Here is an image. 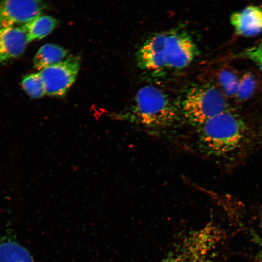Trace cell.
Listing matches in <instances>:
<instances>
[{"mask_svg": "<svg viewBox=\"0 0 262 262\" xmlns=\"http://www.w3.org/2000/svg\"><path fill=\"white\" fill-rule=\"evenodd\" d=\"M246 128L242 117L228 109L200 126V147L209 154H229L242 143Z\"/></svg>", "mask_w": 262, "mask_h": 262, "instance_id": "1", "label": "cell"}, {"mask_svg": "<svg viewBox=\"0 0 262 262\" xmlns=\"http://www.w3.org/2000/svg\"><path fill=\"white\" fill-rule=\"evenodd\" d=\"M222 237L220 227L211 221L180 237L159 262H213Z\"/></svg>", "mask_w": 262, "mask_h": 262, "instance_id": "2", "label": "cell"}, {"mask_svg": "<svg viewBox=\"0 0 262 262\" xmlns=\"http://www.w3.org/2000/svg\"><path fill=\"white\" fill-rule=\"evenodd\" d=\"M178 116L176 107L160 89L146 85L137 91L132 116L134 121L147 127L161 128L172 124Z\"/></svg>", "mask_w": 262, "mask_h": 262, "instance_id": "3", "label": "cell"}, {"mask_svg": "<svg viewBox=\"0 0 262 262\" xmlns=\"http://www.w3.org/2000/svg\"><path fill=\"white\" fill-rule=\"evenodd\" d=\"M227 109L224 95L213 85L192 87L182 103L185 118L192 124L198 126Z\"/></svg>", "mask_w": 262, "mask_h": 262, "instance_id": "4", "label": "cell"}, {"mask_svg": "<svg viewBox=\"0 0 262 262\" xmlns=\"http://www.w3.org/2000/svg\"><path fill=\"white\" fill-rule=\"evenodd\" d=\"M79 68V57L71 56L41 70L39 73L44 83L45 94L64 96L74 82Z\"/></svg>", "mask_w": 262, "mask_h": 262, "instance_id": "5", "label": "cell"}, {"mask_svg": "<svg viewBox=\"0 0 262 262\" xmlns=\"http://www.w3.org/2000/svg\"><path fill=\"white\" fill-rule=\"evenodd\" d=\"M46 4L40 0H7L0 2V29L25 24L41 15Z\"/></svg>", "mask_w": 262, "mask_h": 262, "instance_id": "6", "label": "cell"}, {"mask_svg": "<svg viewBox=\"0 0 262 262\" xmlns=\"http://www.w3.org/2000/svg\"><path fill=\"white\" fill-rule=\"evenodd\" d=\"M196 54V45L188 35L166 33L164 47L165 68H183L192 61Z\"/></svg>", "mask_w": 262, "mask_h": 262, "instance_id": "7", "label": "cell"}, {"mask_svg": "<svg viewBox=\"0 0 262 262\" xmlns=\"http://www.w3.org/2000/svg\"><path fill=\"white\" fill-rule=\"evenodd\" d=\"M166 33H159L147 39L137 54V62L142 69L157 71L165 68L164 47Z\"/></svg>", "mask_w": 262, "mask_h": 262, "instance_id": "8", "label": "cell"}, {"mask_svg": "<svg viewBox=\"0 0 262 262\" xmlns=\"http://www.w3.org/2000/svg\"><path fill=\"white\" fill-rule=\"evenodd\" d=\"M230 21L238 35H256L262 31V8L249 5L234 12L231 15Z\"/></svg>", "mask_w": 262, "mask_h": 262, "instance_id": "9", "label": "cell"}, {"mask_svg": "<svg viewBox=\"0 0 262 262\" xmlns=\"http://www.w3.org/2000/svg\"><path fill=\"white\" fill-rule=\"evenodd\" d=\"M28 43L26 34L21 26L0 29V63L20 56Z\"/></svg>", "mask_w": 262, "mask_h": 262, "instance_id": "10", "label": "cell"}, {"mask_svg": "<svg viewBox=\"0 0 262 262\" xmlns=\"http://www.w3.org/2000/svg\"><path fill=\"white\" fill-rule=\"evenodd\" d=\"M58 21L50 16H39L21 26L24 30L28 42L42 39L55 29Z\"/></svg>", "mask_w": 262, "mask_h": 262, "instance_id": "11", "label": "cell"}, {"mask_svg": "<svg viewBox=\"0 0 262 262\" xmlns=\"http://www.w3.org/2000/svg\"><path fill=\"white\" fill-rule=\"evenodd\" d=\"M67 54V50L59 45L44 44L39 48L34 57V66L37 69L42 70L61 62Z\"/></svg>", "mask_w": 262, "mask_h": 262, "instance_id": "12", "label": "cell"}, {"mask_svg": "<svg viewBox=\"0 0 262 262\" xmlns=\"http://www.w3.org/2000/svg\"><path fill=\"white\" fill-rule=\"evenodd\" d=\"M0 262H34L29 251L15 240L6 239L0 243Z\"/></svg>", "mask_w": 262, "mask_h": 262, "instance_id": "13", "label": "cell"}, {"mask_svg": "<svg viewBox=\"0 0 262 262\" xmlns=\"http://www.w3.org/2000/svg\"><path fill=\"white\" fill-rule=\"evenodd\" d=\"M239 80L237 74L231 70L224 69L220 72L218 80L224 96L235 97Z\"/></svg>", "mask_w": 262, "mask_h": 262, "instance_id": "14", "label": "cell"}, {"mask_svg": "<svg viewBox=\"0 0 262 262\" xmlns=\"http://www.w3.org/2000/svg\"><path fill=\"white\" fill-rule=\"evenodd\" d=\"M22 86L32 98H37L45 94L44 83L39 72L25 76L22 81Z\"/></svg>", "mask_w": 262, "mask_h": 262, "instance_id": "15", "label": "cell"}, {"mask_svg": "<svg viewBox=\"0 0 262 262\" xmlns=\"http://www.w3.org/2000/svg\"><path fill=\"white\" fill-rule=\"evenodd\" d=\"M256 86V81L250 72L244 74L240 78L235 97L239 101H244L248 99L253 94Z\"/></svg>", "mask_w": 262, "mask_h": 262, "instance_id": "16", "label": "cell"}, {"mask_svg": "<svg viewBox=\"0 0 262 262\" xmlns=\"http://www.w3.org/2000/svg\"><path fill=\"white\" fill-rule=\"evenodd\" d=\"M238 57L252 61L262 73V41L241 52Z\"/></svg>", "mask_w": 262, "mask_h": 262, "instance_id": "17", "label": "cell"}, {"mask_svg": "<svg viewBox=\"0 0 262 262\" xmlns=\"http://www.w3.org/2000/svg\"><path fill=\"white\" fill-rule=\"evenodd\" d=\"M251 234L253 240L259 245L260 247L259 256L262 260V238L254 231H251Z\"/></svg>", "mask_w": 262, "mask_h": 262, "instance_id": "18", "label": "cell"}, {"mask_svg": "<svg viewBox=\"0 0 262 262\" xmlns=\"http://www.w3.org/2000/svg\"></svg>", "mask_w": 262, "mask_h": 262, "instance_id": "19", "label": "cell"}]
</instances>
